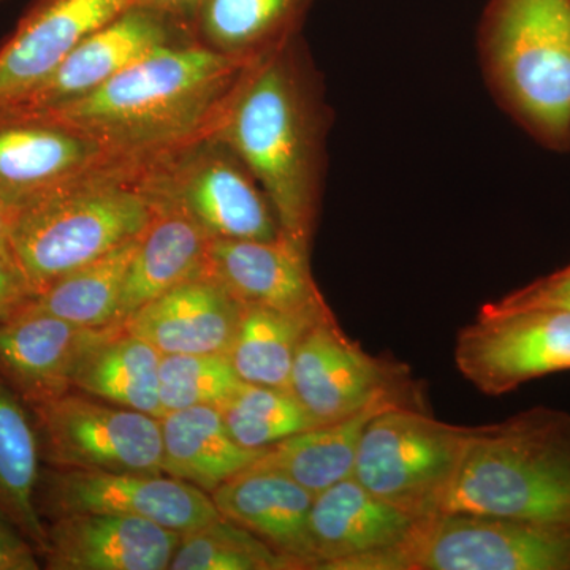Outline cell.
Listing matches in <instances>:
<instances>
[{
    "mask_svg": "<svg viewBox=\"0 0 570 570\" xmlns=\"http://www.w3.org/2000/svg\"><path fill=\"white\" fill-rule=\"evenodd\" d=\"M254 59L202 47L167 45L134 62L88 96L40 112L146 164L216 129Z\"/></svg>",
    "mask_w": 570,
    "mask_h": 570,
    "instance_id": "obj_1",
    "label": "cell"
},
{
    "mask_svg": "<svg viewBox=\"0 0 570 570\" xmlns=\"http://www.w3.org/2000/svg\"><path fill=\"white\" fill-rule=\"evenodd\" d=\"M213 134L262 187L281 234L307 250L317 213L316 124L287 52L250 63Z\"/></svg>",
    "mask_w": 570,
    "mask_h": 570,
    "instance_id": "obj_2",
    "label": "cell"
},
{
    "mask_svg": "<svg viewBox=\"0 0 570 570\" xmlns=\"http://www.w3.org/2000/svg\"><path fill=\"white\" fill-rule=\"evenodd\" d=\"M442 513L570 523V414L532 407L469 426Z\"/></svg>",
    "mask_w": 570,
    "mask_h": 570,
    "instance_id": "obj_3",
    "label": "cell"
},
{
    "mask_svg": "<svg viewBox=\"0 0 570 570\" xmlns=\"http://www.w3.org/2000/svg\"><path fill=\"white\" fill-rule=\"evenodd\" d=\"M145 165L104 171L17 206L9 249L37 295L148 228L154 206L140 183Z\"/></svg>",
    "mask_w": 570,
    "mask_h": 570,
    "instance_id": "obj_4",
    "label": "cell"
},
{
    "mask_svg": "<svg viewBox=\"0 0 570 570\" xmlns=\"http://www.w3.org/2000/svg\"><path fill=\"white\" fill-rule=\"evenodd\" d=\"M510 110L551 145L570 141V0H497L485 39Z\"/></svg>",
    "mask_w": 570,
    "mask_h": 570,
    "instance_id": "obj_5",
    "label": "cell"
},
{
    "mask_svg": "<svg viewBox=\"0 0 570 570\" xmlns=\"http://www.w3.org/2000/svg\"><path fill=\"white\" fill-rule=\"evenodd\" d=\"M469 426L450 425L412 404L379 412L360 439L354 478L417 520L442 513Z\"/></svg>",
    "mask_w": 570,
    "mask_h": 570,
    "instance_id": "obj_6",
    "label": "cell"
},
{
    "mask_svg": "<svg viewBox=\"0 0 570 570\" xmlns=\"http://www.w3.org/2000/svg\"><path fill=\"white\" fill-rule=\"evenodd\" d=\"M217 146L187 145L157 157L141 170L142 189L181 209L212 238L272 242L283 235L254 176Z\"/></svg>",
    "mask_w": 570,
    "mask_h": 570,
    "instance_id": "obj_7",
    "label": "cell"
},
{
    "mask_svg": "<svg viewBox=\"0 0 570 570\" xmlns=\"http://www.w3.org/2000/svg\"><path fill=\"white\" fill-rule=\"evenodd\" d=\"M33 411L41 456L52 466L164 474L160 419L70 392Z\"/></svg>",
    "mask_w": 570,
    "mask_h": 570,
    "instance_id": "obj_8",
    "label": "cell"
},
{
    "mask_svg": "<svg viewBox=\"0 0 570 570\" xmlns=\"http://www.w3.org/2000/svg\"><path fill=\"white\" fill-rule=\"evenodd\" d=\"M455 363L461 376L490 396L570 371V311L490 303L459 333Z\"/></svg>",
    "mask_w": 570,
    "mask_h": 570,
    "instance_id": "obj_9",
    "label": "cell"
},
{
    "mask_svg": "<svg viewBox=\"0 0 570 570\" xmlns=\"http://www.w3.org/2000/svg\"><path fill=\"white\" fill-rule=\"evenodd\" d=\"M409 570H570V523L441 513L406 543Z\"/></svg>",
    "mask_w": 570,
    "mask_h": 570,
    "instance_id": "obj_10",
    "label": "cell"
},
{
    "mask_svg": "<svg viewBox=\"0 0 570 570\" xmlns=\"http://www.w3.org/2000/svg\"><path fill=\"white\" fill-rule=\"evenodd\" d=\"M40 515L111 513L153 521L186 534L220 517L212 497L186 480L151 472L58 469L40 475Z\"/></svg>",
    "mask_w": 570,
    "mask_h": 570,
    "instance_id": "obj_11",
    "label": "cell"
},
{
    "mask_svg": "<svg viewBox=\"0 0 570 570\" xmlns=\"http://www.w3.org/2000/svg\"><path fill=\"white\" fill-rule=\"evenodd\" d=\"M406 374L363 351L335 317L318 322L296 351L291 392L317 425L340 422L384 397H407Z\"/></svg>",
    "mask_w": 570,
    "mask_h": 570,
    "instance_id": "obj_12",
    "label": "cell"
},
{
    "mask_svg": "<svg viewBox=\"0 0 570 570\" xmlns=\"http://www.w3.org/2000/svg\"><path fill=\"white\" fill-rule=\"evenodd\" d=\"M135 165L145 164L121 159L88 135L43 116L0 115V195L11 205Z\"/></svg>",
    "mask_w": 570,
    "mask_h": 570,
    "instance_id": "obj_13",
    "label": "cell"
},
{
    "mask_svg": "<svg viewBox=\"0 0 570 570\" xmlns=\"http://www.w3.org/2000/svg\"><path fill=\"white\" fill-rule=\"evenodd\" d=\"M174 22L157 11L130 7L86 37L50 77L0 115H40L88 96L134 62L175 43Z\"/></svg>",
    "mask_w": 570,
    "mask_h": 570,
    "instance_id": "obj_14",
    "label": "cell"
},
{
    "mask_svg": "<svg viewBox=\"0 0 570 570\" xmlns=\"http://www.w3.org/2000/svg\"><path fill=\"white\" fill-rule=\"evenodd\" d=\"M122 328L71 324L31 305L0 324V376L32 406L55 400L70 392L82 358Z\"/></svg>",
    "mask_w": 570,
    "mask_h": 570,
    "instance_id": "obj_15",
    "label": "cell"
},
{
    "mask_svg": "<svg viewBox=\"0 0 570 570\" xmlns=\"http://www.w3.org/2000/svg\"><path fill=\"white\" fill-rule=\"evenodd\" d=\"M132 7V0H36L0 48V111L58 69L86 37Z\"/></svg>",
    "mask_w": 570,
    "mask_h": 570,
    "instance_id": "obj_16",
    "label": "cell"
},
{
    "mask_svg": "<svg viewBox=\"0 0 570 570\" xmlns=\"http://www.w3.org/2000/svg\"><path fill=\"white\" fill-rule=\"evenodd\" d=\"M181 534L111 513H67L47 528L50 570H167Z\"/></svg>",
    "mask_w": 570,
    "mask_h": 570,
    "instance_id": "obj_17",
    "label": "cell"
},
{
    "mask_svg": "<svg viewBox=\"0 0 570 570\" xmlns=\"http://www.w3.org/2000/svg\"><path fill=\"white\" fill-rule=\"evenodd\" d=\"M209 497L220 515L264 540L296 569L321 564L309 527L316 494L284 472L249 466Z\"/></svg>",
    "mask_w": 570,
    "mask_h": 570,
    "instance_id": "obj_18",
    "label": "cell"
},
{
    "mask_svg": "<svg viewBox=\"0 0 570 570\" xmlns=\"http://www.w3.org/2000/svg\"><path fill=\"white\" fill-rule=\"evenodd\" d=\"M204 273L242 305L276 309L326 306L311 275L307 250L284 235L272 242L212 238Z\"/></svg>",
    "mask_w": 570,
    "mask_h": 570,
    "instance_id": "obj_19",
    "label": "cell"
},
{
    "mask_svg": "<svg viewBox=\"0 0 570 570\" xmlns=\"http://www.w3.org/2000/svg\"><path fill=\"white\" fill-rule=\"evenodd\" d=\"M242 307L223 285L202 273L140 307L122 326L160 354H225Z\"/></svg>",
    "mask_w": 570,
    "mask_h": 570,
    "instance_id": "obj_20",
    "label": "cell"
},
{
    "mask_svg": "<svg viewBox=\"0 0 570 570\" xmlns=\"http://www.w3.org/2000/svg\"><path fill=\"white\" fill-rule=\"evenodd\" d=\"M423 520L382 501L352 478L316 494L311 509V535L318 570L337 562L404 546Z\"/></svg>",
    "mask_w": 570,
    "mask_h": 570,
    "instance_id": "obj_21",
    "label": "cell"
},
{
    "mask_svg": "<svg viewBox=\"0 0 570 570\" xmlns=\"http://www.w3.org/2000/svg\"><path fill=\"white\" fill-rule=\"evenodd\" d=\"M151 202L153 219L127 272L116 325H124L140 307L205 269L212 236L176 206L156 198Z\"/></svg>",
    "mask_w": 570,
    "mask_h": 570,
    "instance_id": "obj_22",
    "label": "cell"
},
{
    "mask_svg": "<svg viewBox=\"0 0 570 570\" xmlns=\"http://www.w3.org/2000/svg\"><path fill=\"white\" fill-rule=\"evenodd\" d=\"M160 428L164 474L186 480L208 494L253 466L265 453V450H250L238 444L217 407L167 412L160 419Z\"/></svg>",
    "mask_w": 570,
    "mask_h": 570,
    "instance_id": "obj_23",
    "label": "cell"
},
{
    "mask_svg": "<svg viewBox=\"0 0 570 570\" xmlns=\"http://www.w3.org/2000/svg\"><path fill=\"white\" fill-rule=\"evenodd\" d=\"M404 403L412 404L407 397H384L351 417L302 431L266 449L253 466L276 469L318 494L352 478L360 439L367 423L384 409Z\"/></svg>",
    "mask_w": 570,
    "mask_h": 570,
    "instance_id": "obj_24",
    "label": "cell"
},
{
    "mask_svg": "<svg viewBox=\"0 0 570 570\" xmlns=\"http://www.w3.org/2000/svg\"><path fill=\"white\" fill-rule=\"evenodd\" d=\"M333 316L328 306L276 309L243 305L234 340L225 355L247 384L291 390L296 351L307 332Z\"/></svg>",
    "mask_w": 570,
    "mask_h": 570,
    "instance_id": "obj_25",
    "label": "cell"
},
{
    "mask_svg": "<svg viewBox=\"0 0 570 570\" xmlns=\"http://www.w3.org/2000/svg\"><path fill=\"white\" fill-rule=\"evenodd\" d=\"M40 438L20 395L0 376V510L36 547L47 549V527L37 508Z\"/></svg>",
    "mask_w": 570,
    "mask_h": 570,
    "instance_id": "obj_26",
    "label": "cell"
},
{
    "mask_svg": "<svg viewBox=\"0 0 570 570\" xmlns=\"http://www.w3.org/2000/svg\"><path fill=\"white\" fill-rule=\"evenodd\" d=\"M160 356L163 354L151 344L122 328L82 358L71 389L116 406L163 419Z\"/></svg>",
    "mask_w": 570,
    "mask_h": 570,
    "instance_id": "obj_27",
    "label": "cell"
},
{
    "mask_svg": "<svg viewBox=\"0 0 570 570\" xmlns=\"http://www.w3.org/2000/svg\"><path fill=\"white\" fill-rule=\"evenodd\" d=\"M141 235L62 276L40 292L32 306L71 324L91 328L116 325L124 283Z\"/></svg>",
    "mask_w": 570,
    "mask_h": 570,
    "instance_id": "obj_28",
    "label": "cell"
},
{
    "mask_svg": "<svg viewBox=\"0 0 570 570\" xmlns=\"http://www.w3.org/2000/svg\"><path fill=\"white\" fill-rule=\"evenodd\" d=\"M225 425L243 448L266 450L317 426L288 389L245 384L219 407Z\"/></svg>",
    "mask_w": 570,
    "mask_h": 570,
    "instance_id": "obj_29",
    "label": "cell"
},
{
    "mask_svg": "<svg viewBox=\"0 0 570 570\" xmlns=\"http://www.w3.org/2000/svg\"><path fill=\"white\" fill-rule=\"evenodd\" d=\"M305 0H202L198 26L216 50L242 55L279 37Z\"/></svg>",
    "mask_w": 570,
    "mask_h": 570,
    "instance_id": "obj_30",
    "label": "cell"
},
{
    "mask_svg": "<svg viewBox=\"0 0 570 570\" xmlns=\"http://www.w3.org/2000/svg\"><path fill=\"white\" fill-rule=\"evenodd\" d=\"M168 569L296 570L294 562L223 515L181 534Z\"/></svg>",
    "mask_w": 570,
    "mask_h": 570,
    "instance_id": "obj_31",
    "label": "cell"
},
{
    "mask_svg": "<svg viewBox=\"0 0 570 570\" xmlns=\"http://www.w3.org/2000/svg\"><path fill=\"white\" fill-rule=\"evenodd\" d=\"M243 384L223 352L160 356L159 395L165 414L197 406L219 409Z\"/></svg>",
    "mask_w": 570,
    "mask_h": 570,
    "instance_id": "obj_32",
    "label": "cell"
},
{
    "mask_svg": "<svg viewBox=\"0 0 570 570\" xmlns=\"http://www.w3.org/2000/svg\"><path fill=\"white\" fill-rule=\"evenodd\" d=\"M497 307H561L570 311V265L553 275L542 277L497 303Z\"/></svg>",
    "mask_w": 570,
    "mask_h": 570,
    "instance_id": "obj_33",
    "label": "cell"
},
{
    "mask_svg": "<svg viewBox=\"0 0 570 570\" xmlns=\"http://www.w3.org/2000/svg\"><path fill=\"white\" fill-rule=\"evenodd\" d=\"M36 298L37 292L17 258L10 249H0V324L17 317Z\"/></svg>",
    "mask_w": 570,
    "mask_h": 570,
    "instance_id": "obj_34",
    "label": "cell"
},
{
    "mask_svg": "<svg viewBox=\"0 0 570 570\" xmlns=\"http://www.w3.org/2000/svg\"><path fill=\"white\" fill-rule=\"evenodd\" d=\"M36 547L0 510V570H39Z\"/></svg>",
    "mask_w": 570,
    "mask_h": 570,
    "instance_id": "obj_35",
    "label": "cell"
},
{
    "mask_svg": "<svg viewBox=\"0 0 570 570\" xmlns=\"http://www.w3.org/2000/svg\"><path fill=\"white\" fill-rule=\"evenodd\" d=\"M202 0H132V7H142L165 14L170 20H195Z\"/></svg>",
    "mask_w": 570,
    "mask_h": 570,
    "instance_id": "obj_36",
    "label": "cell"
},
{
    "mask_svg": "<svg viewBox=\"0 0 570 570\" xmlns=\"http://www.w3.org/2000/svg\"><path fill=\"white\" fill-rule=\"evenodd\" d=\"M17 206L0 195V249H9V235L11 220H13Z\"/></svg>",
    "mask_w": 570,
    "mask_h": 570,
    "instance_id": "obj_37",
    "label": "cell"
}]
</instances>
